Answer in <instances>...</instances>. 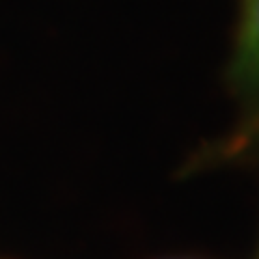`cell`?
<instances>
[{"label": "cell", "instance_id": "cell-1", "mask_svg": "<svg viewBox=\"0 0 259 259\" xmlns=\"http://www.w3.org/2000/svg\"><path fill=\"white\" fill-rule=\"evenodd\" d=\"M231 78L244 91H259V0H244Z\"/></svg>", "mask_w": 259, "mask_h": 259}]
</instances>
